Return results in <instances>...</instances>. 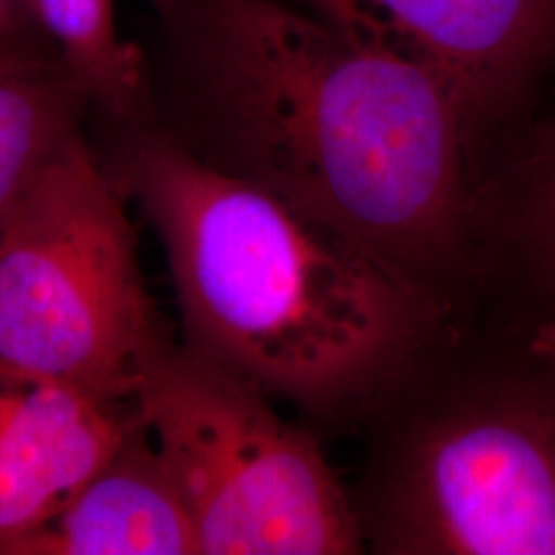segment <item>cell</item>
<instances>
[{
	"label": "cell",
	"instance_id": "cell-9",
	"mask_svg": "<svg viewBox=\"0 0 555 555\" xmlns=\"http://www.w3.org/2000/svg\"><path fill=\"white\" fill-rule=\"evenodd\" d=\"M89 118L91 103L59 56L0 60V227Z\"/></svg>",
	"mask_w": 555,
	"mask_h": 555
},
{
	"label": "cell",
	"instance_id": "cell-5",
	"mask_svg": "<svg viewBox=\"0 0 555 555\" xmlns=\"http://www.w3.org/2000/svg\"><path fill=\"white\" fill-rule=\"evenodd\" d=\"M380 513L391 554L555 555V391L508 389L428 424Z\"/></svg>",
	"mask_w": 555,
	"mask_h": 555
},
{
	"label": "cell",
	"instance_id": "cell-6",
	"mask_svg": "<svg viewBox=\"0 0 555 555\" xmlns=\"http://www.w3.org/2000/svg\"><path fill=\"white\" fill-rule=\"evenodd\" d=\"M358 46L437 80L469 137L555 54V0H300Z\"/></svg>",
	"mask_w": 555,
	"mask_h": 555
},
{
	"label": "cell",
	"instance_id": "cell-12",
	"mask_svg": "<svg viewBox=\"0 0 555 555\" xmlns=\"http://www.w3.org/2000/svg\"><path fill=\"white\" fill-rule=\"evenodd\" d=\"M60 56L21 0H0V60Z\"/></svg>",
	"mask_w": 555,
	"mask_h": 555
},
{
	"label": "cell",
	"instance_id": "cell-8",
	"mask_svg": "<svg viewBox=\"0 0 555 555\" xmlns=\"http://www.w3.org/2000/svg\"><path fill=\"white\" fill-rule=\"evenodd\" d=\"M198 533L178 481L144 424L89 477L59 515L9 555H192Z\"/></svg>",
	"mask_w": 555,
	"mask_h": 555
},
{
	"label": "cell",
	"instance_id": "cell-2",
	"mask_svg": "<svg viewBox=\"0 0 555 555\" xmlns=\"http://www.w3.org/2000/svg\"><path fill=\"white\" fill-rule=\"evenodd\" d=\"M89 139L165 249L185 344L302 403L350 397L416 330L405 278L153 119L89 118Z\"/></svg>",
	"mask_w": 555,
	"mask_h": 555
},
{
	"label": "cell",
	"instance_id": "cell-13",
	"mask_svg": "<svg viewBox=\"0 0 555 555\" xmlns=\"http://www.w3.org/2000/svg\"><path fill=\"white\" fill-rule=\"evenodd\" d=\"M531 354L550 366L555 373V332L543 325L537 327L535 336L531 339Z\"/></svg>",
	"mask_w": 555,
	"mask_h": 555
},
{
	"label": "cell",
	"instance_id": "cell-11",
	"mask_svg": "<svg viewBox=\"0 0 555 555\" xmlns=\"http://www.w3.org/2000/svg\"><path fill=\"white\" fill-rule=\"evenodd\" d=\"M511 227L531 272L555 288V114L520 163Z\"/></svg>",
	"mask_w": 555,
	"mask_h": 555
},
{
	"label": "cell",
	"instance_id": "cell-4",
	"mask_svg": "<svg viewBox=\"0 0 555 555\" xmlns=\"http://www.w3.org/2000/svg\"><path fill=\"white\" fill-rule=\"evenodd\" d=\"M132 405L176 477L199 555H344L357 515L318 442L278 416L256 383L165 337Z\"/></svg>",
	"mask_w": 555,
	"mask_h": 555
},
{
	"label": "cell",
	"instance_id": "cell-10",
	"mask_svg": "<svg viewBox=\"0 0 555 555\" xmlns=\"http://www.w3.org/2000/svg\"><path fill=\"white\" fill-rule=\"evenodd\" d=\"M54 43L91 103V116L146 114V66L139 41L124 40L116 0H21Z\"/></svg>",
	"mask_w": 555,
	"mask_h": 555
},
{
	"label": "cell",
	"instance_id": "cell-7",
	"mask_svg": "<svg viewBox=\"0 0 555 555\" xmlns=\"http://www.w3.org/2000/svg\"><path fill=\"white\" fill-rule=\"evenodd\" d=\"M137 422L132 401L0 373V555L59 515Z\"/></svg>",
	"mask_w": 555,
	"mask_h": 555
},
{
	"label": "cell",
	"instance_id": "cell-1",
	"mask_svg": "<svg viewBox=\"0 0 555 555\" xmlns=\"http://www.w3.org/2000/svg\"><path fill=\"white\" fill-rule=\"evenodd\" d=\"M146 118L410 284L463 222V119L416 66L282 0H149Z\"/></svg>",
	"mask_w": 555,
	"mask_h": 555
},
{
	"label": "cell",
	"instance_id": "cell-14",
	"mask_svg": "<svg viewBox=\"0 0 555 555\" xmlns=\"http://www.w3.org/2000/svg\"><path fill=\"white\" fill-rule=\"evenodd\" d=\"M541 325H543V327H547V330H554L555 332V315L554 318L545 319Z\"/></svg>",
	"mask_w": 555,
	"mask_h": 555
},
{
	"label": "cell",
	"instance_id": "cell-3",
	"mask_svg": "<svg viewBox=\"0 0 555 555\" xmlns=\"http://www.w3.org/2000/svg\"><path fill=\"white\" fill-rule=\"evenodd\" d=\"M126 202L89 128L21 196L0 227V373L132 401L167 336Z\"/></svg>",
	"mask_w": 555,
	"mask_h": 555
}]
</instances>
